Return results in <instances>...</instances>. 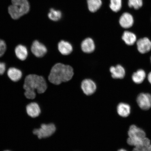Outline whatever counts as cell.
Segmentation results:
<instances>
[{
    "mask_svg": "<svg viewBox=\"0 0 151 151\" xmlns=\"http://www.w3.org/2000/svg\"><path fill=\"white\" fill-rule=\"evenodd\" d=\"M26 112L28 116L32 118H36L40 114V107L36 103H30L26 106Z\"/></svg>",
    "mask_w": 151,
    "mask_h": 151,
    "instance_id": "15",
    "label": "cell"
},
{
    "mask_svg": "<svg viewBox=\"0 0 151 151\" xmlns=\"http://www.w3.org/2000/svg\"><path fill=\"white\" fill-rule=\"evenodd\" d=\"M14 52L16 57L22 61L27 59L29 54L27 47L22 44L17 45L15 47Z\"/></svg>",
    "mask_w": 151,
    "mask_h": 151,
    "instance_id": "11",
    "label": "cell"
},
{
    "mask_svg": "<svg viewBox=\"0 0 151 151\" xmlns=\"http://www.w3.org/2000/svg\"><path fill=\"white\" fill-rule=\"evenodd\" d=\"M7 46L5 41L0 39V58L4 55L6 51Z\"/></svg>",
    "mask_w": 151,
    "mask_h": 151,
    "instance_id": "26",
    "label": "cell"
},
{
    "mask_svg": "<svg viewBox=\"0 0 151 151\" xmlns=\"http://www.w3.org/2000/svg\"><path fill=\"white\" fill-rule=\"evenodd\" d=\"M129 137L133 139L142 138L146 137V132L142 128L138 127L135 124L130 126L128 131Z\"/></svg>",
    "mask_w": 151,
    "mask_h": 151,
    "instance_id": "9",
    "label": "cell"
},
{
    "mask_svg": "<svg viewBox=\"0 0 151 151\" xmlns=\"http://www.w3.org/2000/svg\"><path fill=\"white\" fill-rule=\"evenodd\" d=\"M7 71L6 66L4 62L0 61V75H3Z\"/></svg>",
    "mask_w": 151,
    "mask_h": 151,
    "instance_id": "27",
    "label": "cell"
},
{
    "mask_svg": "<svg viewBox=\"0 0 151 151\" xmlns=\"http://www.w3.org/2000/svg\"><path fill=\"white\" fill-rule=\"evenodd\" d=\"M122 39L126 44L128 46H132L136 42L137 37L134 33L126 31L123 34Z\"/></svg>",
    "mask_w": 151,
    "mask_h": 151,
    "instance_id": "18",
    "label": "cell"
},
{
    "mask_svg": "<svg viewBox=\"0 0 151 151\" xmlns=\"http://www.w3.org/2000/svg\"><path fill=\"white\" fill-rule=\"evenodd\" d=\"M137 49L141 54L146 53L151 50V41L148 38L144 37L137 41Z\"/></svg>",
    "mask_w": 151,
    "mask_h": 151,
    "instance_id": "7",
    "label": "cell"
},
{
    "mask_svg": "<svg viewBox=\"0 0 151 151\" xmlns=\"http://www.w3.org/2000/svg\"><path fill=\"white\" fill-rule=\"evenodd\" d=\"M73 75V69L70 66L58 63L52 67L48 78L52 84L59 85L70 80Z\"/></svg>",
    "mask_w": 151,
    "mask_h": 151,
    "instance_id": "2",
    "label": "cell"
},
{
    "mask_svg": "<svg viewBox=\"0 0 151 151\" xmlns=\"http://www.w3.org/2000/svg\"><path fill=\"white\" fill-rule=\"evenodd\" d=\"M118 151H127V150H125V149H120V150H118Z\"/></svg>",
    "mask_w": 151,
    "mask_h": 151,
    "instance_id": "29",
    "label": "cell"
},
{
    "mask_svg": "<svg viewBox=\"0 0 151 151\" xmlns=\"http://www.w3.org/2000/svg\"><path fill=\"white\" fill-rule=\"evenodd\" d=\"M146 76V73L143 70L139 69L132 75V80L135 83L140 84L144 81Z\"/></svg>",
    "mask_w": 151,
    "mask_h": 151,
    "instance_id": "19",
    "label": "cell"
},
{
    "mask_svg": "<svg viewBox=\"0 0 151 151\" xmlns=\"http://www.w3.org/2000/svg\"><path fill=\"white\" fill-rule=\"evenodd\" d=\"M23 88L25 97L28 99H33L36 96L35 90L39 94L44 93L47 89V85L42 76L30 74L24 79Z\"/></svg>",
    "mask_w": 151,
    "mask_h": 151,
    "instance_id": "1",
    "label": "cell"
},
{
    "mask_svg": "<svg viewBox=\"0 0 151 151\" xmlns=\"http://www.w3.org/2000/svg\"><path fill=\"white\" fill-rule=\"evenodd\" d=\"M119 22L122 28L126 29L131 28L134 23L133 17L129 13H124L121 16Z\"/></svg>",
    "mask_w": 151,
    "mask_h": 151,
    "instance_id": "12",
    "label": "cell"
},
{
    "mask_svg": "<svg viewBox=\"0 0 151 151\" xmlns=\"http://www.w3.org/2000/svg\"><path fill=\"white\" fill-rule=\"evenodd\" d=\"M137 102L141 109L148 110L151 108V94L146 93H139L137 96Z\"/></svg>",
    "mask_w": 151,
    "mask_h": 151,
    "instance_id": "6",
    "label": "cell"
},
{
    "mask_svg": "<svg viewBox=\"0 0 151 151\" xmlns=\"http://www.w3.org/2000/svg\"><path fill=\"white\" fill-rule=\"evenodd\" d=\"M81 88L86 95H91L96 91L97 86L95 83L90 79H85L82 81Z\"/></svg>",
    "mask_w": 151,
    "mask_h": 151,
    "instance_id": "8",
    "label": "cell"
},
{
    "mask_svg": "<svg viewBox=\"0 0 151 151\" xmlns=\"http://www.w3.org/2000/svg\"><path fill=\"white\" fill-rule=\"evenodd\" d=\"M87 3L88 10L92 13L97 12L102 4L101 0H87Z\"/></svg>",
    "mask_w": 151,
    "mask_h": 151,
    "instance_id": "21",
    "label": "cell"
},
{
    "mask_svg": "<svg viewBox=\"0 0 151 151\" xmlns=\"http://www.w3.org/2000/svg\"><path fill=\"white\" fill-rule=\"evenodd\" d=\"M122 6V0H110L109 7L114 12H118L120 10Z\"/></svg>",
    "mask_w": 151,
    "mask_h": 151,
    "instance_id": "23",
    "label": "cell"
},
{
    "mask_svg": "<svg viewBox=\"0 0 151 151\" xmlns=\"http://www.w3.org/2000/svg\"><path fill=\"white\" fill-rule=\"evenodd\" d=\"M147 78L149 82L151 84V72L149 73L148 77H147Z\"/></svg>",
    "mask_w": 151,
    "mask_h": 151,
    "instance_id": "28",
    "label": "cell"
},
{
    "mask_svg": "<svg viewBox=\"0 0 151 151\" xmlns=\"http://www.w3.org/2000/svg\"><path fill=\"white\" fill-rule=\"evenodd\" d=\"M31 51L37 58H41L47 54V49L45 45L38 40L33 41L31 47Z\"/></svg>",
    "mask_w": 151,
    "mask_h": 151,
    "instance_id": "5",
    "label": "cell"
},
{
    "mask_svg": "<svg viewBox=\"0 0 151 151\" xmlns=\"http://www.w3.org/2000/svg\"><path fill=\"white\" fill-rule=\"evenodd\" d=\"M127 142L128 145L134 147L140 146L147 143H151L150 139L146 137L139 139H133L128 137Z\"/></svg>",
    "mask_w": 151,
    "mask_h": 151,
    "instance_id": "20",
    "label": "cell"
},
{
    "mask_svg": "<svg viewBox=\"0 0 151 151\" xmlns=\"http://www.w3.org/2000/svg\"><path fill=\"white\" fill-rule=\"evenodd\" d=\"M29 9L28 0H12V5L8 8L9 14L14 20H18L27 14Z\"/></svg>",
    "mask_w": 151,
    "mask_h": 151,
    "instance_id": "3",
    "label": "cell"
},
{
    "mask_svg": "<svg viewBox=\"0 0 151 151\" xmlns=\"http://www.w3.org/2000/svg\"><path fill=\"white\" fill-rule=\"evenodd\" d=\"M9 151V150H5V151Z\"/></svg>",
    "mask_w": 151,
    "mask_h": 151,
    "instance_id": "31",
    "label": "cell"
},
{
    "mask_svg": "<svg viewBox=\"0 0 151 151\" xmlns=\"http://www.w3.org/2000/svg\"><path fill=\"white\" fill-rule=\"evenodd\" d=\"M58 48L60 52L65 55L70 54L73 50V47L70 43L64 40L58 43Z\"/></svg>",
    "mask_w": 151,
    "mask_h": 151,
    "instance_id": "17",
    "label": "cell"
},
{
    "mask_svg": "<svg viewBox=\"0 0 151 151\" xmlns=\"http://www.w3.org/2000/svg\"><path fill=\"white\" fill-rule=\"evenodd\" d=\"M81 48L83 52L86 53H90L95 50V45L93 40L90 38L84 40L81 43Z\"/></svg>",
    "mask_w": 151,
    "mask_h": 151,
    "instance_id": "16",
    "label": "cell"
},
{
    "mask_svg": "<svg viewBox=\"0 0 151 151\" xmlns=\"http://www.w3.org/2000/svg\"><path fill=\"white\" fill-rule=\"evenodd\" d=\"M142 0H128V5L130 7L138 9L142 6Z\"/></svg>",
    "mask_w": 151,
    "mask_h": 151,
    "instance_id": "24",
    "label": "cell"
},
{
    "mask_svg": "<svg viewBox=\"0 0 151 151\" xmlns=\"http://www.w3.org/2000/svg\"><path fill=\"white\" fill-rule=\"evenodd\" d=\"M48 18L52 21H58L62 18V13L60 10L51 8L48 13Z\"/></svg>",
    "mask_w": 151,
    "mask_h": 151,
    "instance_id": "22",
    "label": "cell"
},
{
    "mask_svg": "<svg viewBox=\"0 0 151 151\" xmlns=\"http://www.w3.org/2000/svg\"><path fill=\"white\" fill-rule=\"evenodd\" d=\"M7 76L12 82H16L21 80L23 74L22 71L15 67L9 68L6 71Z\"/></svg>",
    "mask_w": 151,
    "mask_h": 151,
    "instance_id": "10",
    "label": "cell"
},
{
    "mask_svg": "<svg viewBox=\"0 0 151 151\" xmlns=\"http://www.w3.org/2000/svg\"><path fill=\"white\" fill-rule=\"evenodd\" d=\"M150 61H151V57H150Z\"/></svg>",
    "mask_w": 151,
    "mask_h": 151,
    "instance_id": "30",
    "label": "cell"
},
{
    "mask_svg": "<svg viewBox=\"0 0 151 151\" xmlns=\"http://www.w3.org/2000/svg\"><path fill=\"white\" fill-rule=\"evenodd\" d=\"M116 110L119 116L122 118H126L131 114V108L128 104L122 102L118 104Z\"/></svg>",
    "mask_w": 151,
    "mask_h": 151,
    "instance_id": "14",
    "label": "cell"
},
{
    "mask_svg": "<svg viewBox=\"0 0 151 151\" xmlns=\"http://www.w3.org/2000/svg\"><path fill=\"white\" fill-rule=\"evenodd\" d=\"M132 151H151V143H147L134 147Z\"/></svg>",
    "mask_w": 151,
    "mask_h": 151,
    "instance_id": "25",
    "label": "cell"
},
{
    "mask_svg": "<svg viewBox=\"0 0 151 151\" xmlns=\"http://www.w3.org/2000/svg\"><path fill=\"white\" fill-rule=\"evenodd\" d=\"M111 76L114 79H122L124 78L126 74L125 69L121 65L112 66L109 69Z\"/></svg>",
    "mask_w": 151,
    "mask_h": 151,
    "instance_id": "13",
    "label": "cell"
},
{
    "mask_svg": "<svg viewBox=\"0 0 151 151\" xmlns=\"http://www.w3.org/2000/svg\"><path fill=\"white\" fill-rule=\"evenodd\" d=\"M56 129L55 126L53 124H43L40 128L34 129L33 133L40 139L46 138L52 135Z\"/></svg>",
    "mask_w": 151,
    "mask_h": 151,
    "instance_id": "4",
    "label": "cell"
}]
</instances>
